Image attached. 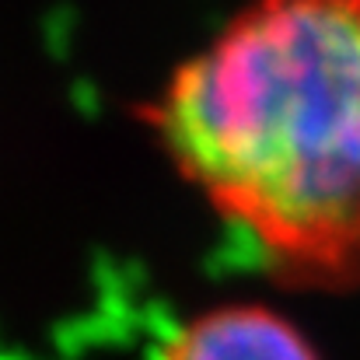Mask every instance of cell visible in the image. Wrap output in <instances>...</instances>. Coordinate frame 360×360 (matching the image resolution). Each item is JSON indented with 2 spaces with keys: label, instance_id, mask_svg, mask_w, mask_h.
<instances>
[{
  "label": "cell",
  "instance_id": "obj_2",
  "mask_svg": "<svg viewBox=\"0 0 360 360\" xmlns=\"http://www.w3.org/2000/svg\"><path fill=\"white\" fill-rule=\"evenodd\" d=\"M154 360H319V350L287 315L235 301L186 319Z\"/></svg>",
  "mask_w": 360,
  "mask_h": 360
},
{
  "label": "cell",
  "instance_id": "obj_1",
  "mask_svg": "<svg viewBox=\"0 0 360 360\" xmlns=\"http://www.w3.org/2000/svg\"><path fill=\"white\" fill-rule=\"evenodd\" d=\"M143 122L276 280L360 287V0H248Z\"/></svg>",
  "mask_w": 360,
  "mask_h": 360
}]
</instances>
